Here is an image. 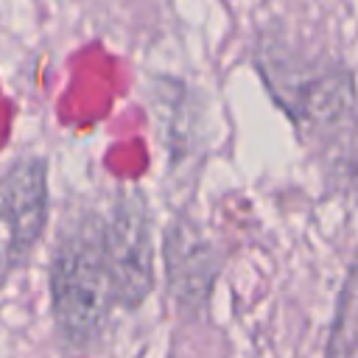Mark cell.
<instances>
[{
  "label": "cell",
  "instance_id": "6da1fadb",
  "mask_svg": "<svg viewBox=\"0 0 358 358\" xmlns=\"http://www.w3.org/2000/svg\"><path fill=\"white\" fill-rule=\"evenodd\" d=\"M50 305L59 338L70 350H90L115 305L103 224L87 218L64 232L50 263Z\"/></svg>",
  "mask_w": 358,
  "mask_h": 358
},
{
  "label": "cell",
  "instance_id": "7a4b0ae2",
  "mask_svg": "<svg viewBox=\"0 0 358 358\" xmlns=\"http://www.w3.org/2000/svg\"><path fill=\"white\" fill-rule=\"evenodd\" d=\"M48 215L45 162L25 157L0 176V282L17 271L42 235Z\"/></svg>",
  "mask_w": 358,
  "mask_h": 358
},
{
  "label": "cell",
  "instance_id": "3957f363",
  "mask_svg": "<svg viewBox=\"0 0 358 358\" xmlns=\"http://www.w3.org/2000/svg\"><path fill=\"white\" fill-rule=\"evenodd\" d=\"M103 252L112 277L115 305L137 308L154 285L148 215L137 199L120 201L103 224Z\"/></svg>",
  "mask_w": 358,
  "mask_h": 358
},
{
  "label": "cell",
  "instance_id": "277c9868",
  "mask_svg": "<svg viewBox=\"0 0 358 358\" xmlns=\"http://www.w3.org/2000/svg\"><path fill=\"white\" fill-rule=\"evenodd\" d=\"M165 268L173 299L182 308H201L218 274V255L190 221H179L165 235Z\"/></svg>",
  "mask_w": 358,
  "mask_h": 358
},
{
  "label": "cell",
  "instance_id": "5b68a950",
  "mask_svg": "<svg viewBox=\"0 0 358 358\" xmlns=\"http://www.w3.org/2000/svg\"><path fill=\"white\" fill-rule=\"evenodd\" d=\"M324 358H358V260L350 266L341 285Z\"/></svg>",
  "mask_w": 358,
  "mask_h": 358
}]
</instances>
